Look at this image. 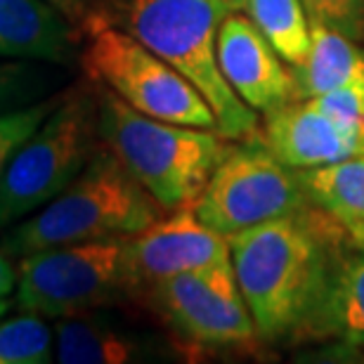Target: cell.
Segmentation results:
<instances>
[{"label": "cell", "mask_w": 364, "mask_h": 364, "mask_svg": "<svg viewBox=\"0 0 364 364\" xmlns=\"http://www.w3.org/2000/svg\"><path fill=\"white\" fill-rule=\"evenodd\" d=\"M348 239L346 225L312 203L228 237L239 291L260 341L296 338Z\"/></svg>", "instance_id": "cell-1"}, {"label": "cell", "mask_w": 364, "mask_h": 364, "mask_svg": "<svg viewBox=\"0 0 364 364\" xmlns=\"http://www.w3.org/2000/svg\"><path fill=\"white\" fill-rule=\"evenodd\" d=\"M230 5L223 0H112L109 24L123 28L180 71L203 95L228 140L258 135V116L225 81L218 62V28Z\"/></svg>", "instance_id": "cell-2"}, {"label": "cell", "mask_w": 364, "mask_h": 364, "mask_svg": "<svg viewBox=\"0 0 364 364\" xmlns=\"http://www.w3.org/2000/svg\"><path fill=\"white\" fill-rule=\"evenodd\" d=\"M164 213L154 196L102 142L78 178L50 203L7 228L0 246L17 260L53 246L137 235Z\"/></svg>", "instance_id": "cell-3"}, {"label": "cell", "mask_w": 364, "mask_h": 364, "mask_svg": "<svg viewBox=\"0 0 364 364\" xmlns=\"http://www.w3.org/2000/svg\"><path fill=\"white\" fill-rule=\"evenodd\" d=\"M100 90V137L166 213L192 206L230 140L218 130L151 119L105 88Z\"/></svg>", "instance_id": "cell-4"}, {"label": "cell", "mask_w": 364, "mask_h": 364, "mask_svg": "<svg viewBox=\"0 0 364 364\" xmlns=\"http://www.w3.org/2000/svg\"><path fill=\"white\" fill-rule=\"evenodd\" d=\"M100 144L97 85H74L7 164L0 178V230L24 220L67 189Z\"/></svg>", "instance_id": "cell-5"}, {"label": "cell", "mask_w": 364, "mask_h": 364, "mask_svg": "<svg viewBox=\"0 0 364 364\" xmlns=\"http://www.w3.org/2000/svg\"><path fill=\"white\" fill-rule=\"evenodd\" d=\"M128 237L64 244L17 258L12 305L46 319L102 310L137 298Z\"/></svg>", "instance_id": "cell-6"}, {"label": "cell", "mask_w": 364, "mask_h": 364, "mask_svg": "<svg viewBox=\"0 0 364 364\" xmlns=\"http://www.w3.org/2000/svg\"><path fill=\"white\" fill-rule=\"evenodd\" d=\"M81 46L78 62L97 88L151 119L218 130L203 95L135 36L109 21H95L83 31Z\"/></svg>", "instance_id": "cell-7"}, {"label": "cell", "mask_w": 364, "mask_h": 364, "mask_svg": "<svg viewBox=\"0 0 364 364\" xmlns=\"http://www.w3.org/2000/svg\"><path fill=\"white\" fill-rule=\"evenodd\" d=\"M310 206L294 168L277 159L263 135L230 140L213 176L192 203L206 228L230 237Z\"/></svg>", "instance_id": "cell-8"}, {"label": "cell", "mask_w": 364, "mask_h": 364, "mask_svg": "<svg viewBox=\"0 0 364 364\" xmlns=\"http://www.w3.org/2000/svg\"><path fill=\"white\" fill-rule=\"evenodd\" d=\"M137 298L147 303L185 353L249 350L260 341L232 260L154 282Z\"/></svg>", "instance_id": "cell-9"}, {"label": "cell", "mask_w": 364, "mask_h": 364, "mask_svg": "<svg viewBox=\"0 0 364 364\" xmlns=\"http://www.w3.org/2000/svg\"><path fill=\"white\" fill-rule=\"evenodd\" d=\"M128 258L140 296L142 289L154 282L230 263L232 253L228 237L206 228L192 206H182L164 213L137 235H130Z\"/></svg>", "instance_id": "cell-10"}, {"label": "cell", "mask_w": 364, "mask_h": 364, "mask_svg": "<svg viewBox=\"0 0 364 364\" xmlns=\"http://www.w3.org/2000/svg\"><path fill=\"white\" fill-rule=\"evenodd\" d=\"M218 62L230 88L253 112L270 114L298 100L294 69L242 10L230 12L218 28Z\"/></svg>", "instance_id": "cell-11"}, {"label": "cell", "mask_w": 364, "mask_h": 364, "mask_svg": "<svg viewBox=\"0 0 364 364\" xmlns=\"http://www.w3.org/2000/svg\"><path fill=\"white\" fill-rule=\"evenodd\" d=\"M362 123L333 119L312 100H294L265 114L260 135L282 164L305 171L358 156Z\"/></svg>", "instance_id": "cell-12"}, {"label": "cell", "mask_w": 364, "mask_h": 364, "mask_svg": "<svg viewBox=\"0 0 364 364\" xmlns=\"http://www.w3.org/2000/svg\"><path fill=\"white\" fill-rule=\"evenodd\" d=\"M81 41L78 28L46 0H0V60L71 67Z\"/></svg>", "instance_id": "cell-13"}, {"label": "cell", "mask_w": 364, "mask_h": 364, "mask_svg": "<svg viewBox=\"0 0 364 364\" xmlns=\"http://www.w3.org/2000/svg\"><path fill=\"white\" fill-rule=\"evenodd\" d=\"M296 338H336L364 348V242L353 235L341 249L322 298Z\"/></svg>", "instance_id": "cell-14"}, {"label": "cell", "mask_w": 364, "mask_h": 364, "mask_svg": "<svg viewBox=\"0 0 364 364\" xmlns=\"http://www.w3.org/2000/svg\"><path fill=\"white\" fill-rule=\"evenodd\" d=\"M55 360L62 364H126L147 362L159 348L144 333H137L100 310L60 317L53 324Z\"/></svg>", "instance_id": "cell-15"}, {"label": "cell", "mask_w": 364, "mask_h": 364, "mask_svg": "<svg viewBox=\"0 0 364 364\" xmlns=\"http://www.w3.org/2000/svg\"><path fill=\"white\" fill-rule=\"evenodd\" d=\"M310 50L294 69L298 100L331 92L364 76V50L355 38L319 21H310Z\"/></svg>", "instance_id": "cell-16"}, {"label": "cell", "mask_w": 364, "mask_h": 364, "mask_svg": "<svg viewBox=\"0 0 364 364\" xmlns=\"http://www.w3.org/2000/svg\"><path fill=\"white\" fill-rule=\"evenodd\" d=\"M296 176L312 206L336 218L348 230L364 225V154L296 171Z\"/></svg>", "instance_id": "cell-17"}, {"label": "cell", "mask_w": 364, "mask_h": 364, "mask_svg": "<svg viewBox=\"0 0 364 364\" xmlns=\"http://www.w3.org/2000/svg\"><path fill=\"white\" fill-rule=\"evenodd\" d=\"M242 12H246L291 69L305 60L312 28L303 0H246Z\"/></svg>", "instance_id": "cell-18"}, {"label": "cell", "mask_w": 364, "mask_h": 364, "mask_svg": "<svg viewBox=\"0 0 364 364\" xmlns=\"http://www.w3.org/2000/svg\"><path fill=\"white\" fill-rule=\"evenodd\" d=\"M55 360V331L46 317L21 312L0 319V364H48Z\"/></svg>", "instance_id": "cell-19"}, {"label": "cell", "mask_w": 364, "mask_h": 364, "mask_svg": "<svg viewBox=\"0 0 364 364\" xmlns=\"http://www.w3.org/2000/svg\"><path fill=\"white\" fill-rule=\"evenodd\" d=\"M55 64L28 60H0V114L28 107L55 88Z\"/></svg>", "instance_id": "cell-20"}, {"label": "cell", "mask_w": 364, "mask_h": 364, "mask_svg": "<svg viewBox=\"0 0 364 364\" xmlns=\"http://www.w3.org/2000/svg\"><path fill=\"white\" fill-rule=\"evenodd\" d=\"M62 95L64 92H53L28 107L0 114V178H3L7 164H10V159L14 156V151H17L21 147V142L46 121V116L60 105Z\"/></svg>", "instance_id": "cell-21"}, {"label": "cell", "mask_w": 364, "mask_h": 364, "mask_svg": "<svg viewBox=\"0 0 364 364\" xmlns=\"http://www.w3.org/2000/svg\"><path fill=\"white\" fill-rule=\"evenodd\" d=\"M310 21H319L360 41L364 36V0H303Z\"/></svg>", "instance_id": "cell-22"}, {"label": "cell", "mask_w": 364, "mask_h": 364, "mask_svg": "<svg viewBox=\"0 0 364 364\" xmlns=\"http://www.w3.org/2000/svg\"><path fill=\"white\" fill-rule=\"evenodd\" d=\"M310 100L315 102L322 112L331 114L333 119L362 123L364 121V76L358 78V81H350L336 90L317 95V97H310Z\"/></svg>", "instance_id": "cell-23"}, {"label": "cell", "mask_w": 364, "mask_h": 364, "mask_svg": "<svg viewBox=\"0 0 364 364\" xmlns=\"http://www.w3.org/2000/svg\"><path fill=\"white\" fill-rule=\"evenodd\" d=\"M46 3L53 5L57 12H62L78 28L81 38L90 24L105 19V12L109 7V0H46Z\"/></svg>", "instance_id": "cell-24"}, {"label": "cell", "mask_w": 364, "mask_h": 364, "mask_svg": "<svg viewBox=\"0 0 364 364\" xmlns=\"http://www.w3.org/2000/svg\"><path fill=\"white\" fill-rule=\"evenodd\" d=\"M10 260L5 251H0V298H10L17 287V267Z\"/></svg>", "instance_id": "cell-25"}, {"label": "cell", "mask_w": 364, "mask_h": 364, "mask_svg": "<svg viewBox=\"0 0 364 364\" xmlns=\"http://www.w3.org/2000/svg\"><path fill=\"white\" fill-rule=\"evenodd\" d=\"M12 308V301L10 298H0V317H5V312Z\"/></svg>", "instance_id": "cell-26"}, {"label": "cell", "mask_w": 364, "mask_h": 364, "mask_svg": "<svg viewBox=\"0 0 364 364\" xmlns=\"http://www.w3.org/2000/svg\"><path fill=\"white\" fill-rule=\"evenodd\" d=\"M223 3L230 5V10H244V3L246 0H223Z\"/></svg>", "instance_id": "cell-27"}, {"label": "cell", "mask_w": 364, "mask_h": 364, "mask_svg": "<svg viewBox=\"0 0 364 364\" xmlns=\"http://www.w3.org/2000/svg\"><path fill=\"white\" fill-rule=\"evenodd\" d=\"M353 235V239H358V242H364V225H360V228L355 230H348Z\"/></svg>", "instance_id": "cell-28"}, {"label": "cell", "mask_w": 364, "mask_h": 364, "mask_svg": "<svg viewBox=\"0 0 364 364\" xmlns=\"http://www.w3.org/2000/svg\"><path fill=\"white\" fill-rule=\"evenodd\" d=\"M360 154H364V123H362V142H360Z\"/></svg>", "instance_id": "cell-29"}, {"label": "cell", "mask_w": 364, "mask_h": 364, "mask_svg": "<svg viewBox=\"0 0 364 364\" xmlns=\"http://www.w3.org/2000/svg\"><path fill=\"white\" fill-rule=\"evenodd\" d=\"M109 3H112V0H109Z\"/></svg>", "instance_id": "cell-30"}]
</instances>
